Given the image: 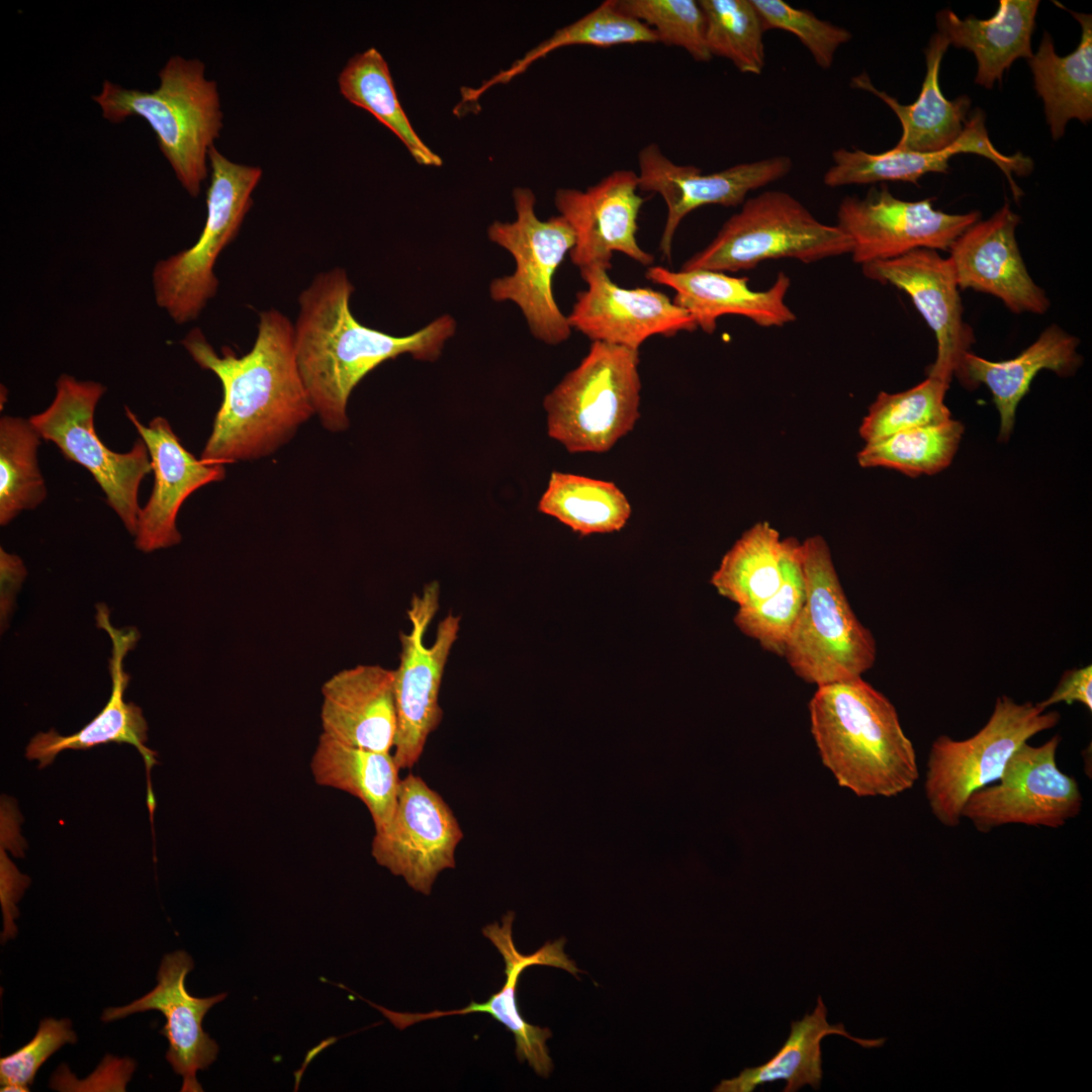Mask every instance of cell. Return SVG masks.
Returning <instances> with one entry per match:
<instances>
[{"label": "cell", "mask_w": 1092, "mask_h": 1092, "mask_svg": "<svg viewBox=\"0 0 1092 1092\" xmlns=\"http://www.w3.org/2000/svg\"><path fill=\"white\" fill-rule=\"evenodd\" d=\"M182 345L222 387L201 460L226 464L266 457L315 415L297 366L294 326L282 312L260 313L256 341L242 356L228 346L216 353L198 328Z\"/></svg>", "instance_id": "cell-1"}, {"label": "cell", "mask_w": 1092, "mask_h": 1092, "mask_svg": "<svg viewBox=\"0 0 1092 1092\" xmlns=\"http://www.w3.org/2000/svg\"><path fill=\"white\" fill-rule=\"evenodd\" d=\"M353 291L354 286L341 268L317 274L299 295L300 308L294 325L301 379L315 415L333 433L349 427L348 399L369 372L403 354L435 361L456 330L449 314L406 336L366 327L351 312Z\"/></svg>", "instance_id": "cell-2"}, {"label": "cell", "mask_w": 1092, "mask_h": 1092, "mask_svg": "<svg viewBox=\"0 0 1092 1092\" xmlns=\"http://www.w3.org/2000/svg\"><path fill=\"white\" fill-rule=\"evenodd\" d=\"M823 763L859 797H893L919 778L895 706L861 677L818 687L809 704Z\"/></svg>", "instance_id": "cell-3"}, {"label": "cell", "mask_w": 1092, "mask_h": 1092, "mask_svg": "<svg viewBox=\"0 0 1092 1092\" xmlns=\"http://www.w3.org/2000/svg\"><path fill=\"white\" fill-rule=\"evenodd\" d=\"M200 60L171 57L159 71L153 91L126 89L105 80L92 96L106 120L144 118L187 193L196 197L208 174V152L219 136L223 114L217 84L206 79Z\"/></svg>", "instance_id": "cell-4"}, {"label": "cell", "mask_w": 1092, "mask_h": 1092, "mask_svg": "<svg viewBox=\"0 0 1092 1092\" xmlns=\"http://www.w3.org/2000/svg\"><path fill=\"white\" fill-rule=\"evenodd\" d=\"M802 560L806 599L783 656L818 687L861 677L876 661V640L852 611L822 536L802 543Z\"/></svg>", "instance_id": "cell-5"}, {"label": "cell", "mask_w": 1092, "mask_h": 1092, "mask_svg": "<svg viewBox=\"0 0 1092 1092\" xmlns=\"http://www.w3.org/2000/svg\"><path fill=\"white\" fill-rule=\"evenodd\" d=\"M639 351L593 342L543 401L548 435L570 453L609 451L638 420Z\"/></svg>", "instance_id": "cell-6"}, {"label": "cell", "mask_w": 1092, "mask_h": 1092, "mask_svg": "<svg viewBox=\"0 0 1092 1092\" xmlns=\"http://www.w3.org/2000/svg\"><path fill=\"white\" fill-rule=\"evenodd\" d=\"M851 249L850 239L836 224L818 220L791 194L770 190L745 200L681 270L738 272L774 259L810 264L850 254Z\"/></svg>", "instance_id": "cell-7"}, {"label": "cell", "mask_w": 1092, "mask_h": 1092, "mask_svg": "<svg viewBox=\"0 0 1092 1092\" xmlns=\"http://www.w3.org/2000/svg\"><path fill=\"white\" fill-rule=\"evenodd\" d=\"M206 192L207 215L196 243L159 261L152 279L156 303L177 324L196 320L218 288L214 265L234 241L250 210L262 169L235 163L212 146Z\"/></svg>", "instance_id": "cell-8"}, {"label": "cell", "mask_w": 1092, "mask_h": 1092, "mask_svg": "<svg viewBox=\"0 0 1092 1092\" xmlns=\"http://www.w3.org/2000/svg\"><path fill=\"white\" fill-rule=\"evenodd\" d=\"M1060 720L1058 711L1046 712L1036 704L1001 696L987 723L973 736L956 740L939 735L931 744L924 780L932 815L946 827H958L968 798L998 781L1021 744Z\"/></svg>", "instance_id": "cell-9"}, {"label": "cell", "mask_w": 1092, "mask_h": 1092, "mask_svg": "<svg viewBox=\"0 0 1092 1092\" xmlns=\"http://www.w3.org/2000/svg\"><path fill=\"white\" fill-rule=\"evenodd\" d=\"M513 198L516 219L492 222L487 235L491 242L512 254L516 269L513 274L491 281L490 296L495 301L516 303L536 339L558 345L570 337L571 327L555 301L552 282L574 246V233L560 214L539 219L535 211L536 196L531 189L518 187Z\"/></svg>", "instance_id": "cell-10"}, {"label": "cell", "mask_w": 1092, "mask_h": 1092, "mask_svg": "<svg viewBox=\"0 0 1092 1092\" xmlns=\"http://www.w3.org/2000/svg\"><path fill=\"white\" fill-rule=\"evenodd\" d=\"M52 403L29 421L42 439L53 442L63 456L86 468L132 536L138 529L139 487L151 472L146 443L138 439L131 449L117 453L107 448L96 434L95 408L106 387L92 380H78L62 374L56 382Z\"/></svg>", "instance_id": "cell-11"}, {"label": "cell", "mask_w": 1092, "mask_h": 1092, "mask_svg": "<svg viewBox=\"0 0 1092 1092\" xmlns=\"http://www.w3.org/2000/svg\"><path fill=\"white\" fill-rule=\"evenodd\" d=\"M440 585L426 584L414 595L406 611L411 629L400 633L399 664L393 670L396 734L393 758L399 769L413 767L427 740L443 718L439 693L445 666L460 630L461 617L449 613L442 619L431 645L426 631L439 609Z\"/></svg>", "instance_id": "cell-12"}, {"label": "cell", "mask_w": 1092, "mask_h": 1092, "mask_svg": "<svg viewBox=\"0 0 1092 1092\" xmlns=\"http://www.w3.org/2000/svg\"><path fill=\"white\" fill-rule=\"evenodd\" d=\"M1062 738L1054 735L1038 746L1021 744L1008 759L998 784L974 792L963 818L982 833L1009 824L1060 828L1077 817L1083 796L1074 777L1057 763Z\"/></svg>", "instance_id": "cell-13"}, {"label": "cell", "mask_w": 1092, "mask_h": 1092, "mask_svg": "<svg viewBox=\"0 0 1092 1092\" xmlns=\"http://www.w3.org/2000/svg\"><path fill=\"white\" fill-rule=\"evenodd\" d=\"M932 201L902 200L886 185L872 188L863 197H843L836 225L852 243V261L861 266L916 249L948 251L954 240L980 219L979 211L946 213L935 209Z\"/></svg>", "instance_id": "cell-14"}, {"label": "cell", "mask_w": 1092, "mask_h": 1092, "mask_svg": "<svg viewBox=\"0 0 1092 1092\" xmlns=\"http://www.w3.org/2000/svg\"><path fill=\"white\" fill-rule=\"evenodd\" d=\"M463 831L453 811L419 776L400 780L389 824L375 831L371 855L392 875L430 895L438 875L455 868V850Z\"/></svg>", "instance_id": "cell-15"}, {"label": "cell", "mask_w": 1092, "mask_h": 1092, "mask_svg": "<svg viewBox=\"0 0 1092 1092\" xmlns=\"http://www.w3.org/2000/svg\"><path fill=\"white\" fill-rule=\"evenodd\" d=\"M638 166L639 190L659 194L666 204L659 250L670 261L674 234L689 213L708 204L741 205L750 191L788 175L793 164L789 157L776 156L703 174L696 166L675 164L652 143L639 151Z\"/></svg>", "instance_id": "cell-16"}, {"label": "cell", "mask_w": 1092, "mask_h": 1092, "mask_svg": "<svg viewBox=\"0 0 1092 1092\" xmlns=\"http://www.w3.org/2000/svg\"><path fill=\"white\" fill-rule=\"evenodd\" d=\"M637 190V173L617 170L585 190L556 191L555 206L574 233L570 260L579 270L599 267L609 271L615 251L651 266L653 255L641 249L636 239L644 202Z\"/></svg>", "instance_id": "cell-17"}, {"label": "cell", "mask_w": 1092, "mask_h": 1092, "mask_svg": "<svg viewBox=\"0 0 1092 1092\" xmlns=\"http://www.w3.org/2000/svg\"><path fill=\"white\" fill-rule=\"evenodd\" d=\"M586 283L567 321L592 342L639 351L650 337H673L698 329L694 317L666 294L649 287L625 288L599 267L579 270Z\"/></svg>", "instance_id": "cell-18"}, {"label": "cell", "mask_w": 1092, "mask_h": 1092, "mask_svg": "<svg viewBox=\"0 0 1092 1092\" xmlns=\"http://www.w3.org/2000/svg\"><path fill=\"white\" fill-rule=\"evenodd\" d=\"M861 270L867 278L891 284L909 295L937 342L936 358L927 376L950 384L975 338L963 320L960 288L948 258L935 250L916 249L894 259L861 265Z\"/></svg>", "instance_id": "cell-19"}, {"label": "cell", "mask_w": 1092, "mask_h": 1092, "mask_svg": "<svg viewBox=\"0 0 1092 1092\" xmlns=\"http://www.w3.org/2000/svg\"><path fill=\"white\" fill-rule=\"evenodd\" d=\"M514 918L515 913L509 911L504 915L500 923L495 921L482 928L483 935L491 941L503 956L506 974V981L502 989L491 994L486 1001L482 1003L471 1001L470 1004L461 1009L434 1010L427 1013H400L377 1006L371 1002L369 1004L380 1010L398 1029L444 1016L477 1012L489 1014L514 1034L516 1056L519 1062L526 1061L537 1075L544 1078L549 1077L553 1070V1062L546 1041L552 1036V1032L547 1027L530 1024L523 1018L517 998L519 979L524 970L535 965L559 968L575 977L580 971L564 952L565 938L563 937L552 942H546L534 953L522 954L513 940Z\"/></svg>", "instance_id": "cell-20"}, {"label": "cell", "mask_w": 1092, "mask_h": 1092, "mask_svg": "<svg viewBox=\"0 0 1092 1092\" xmlns=\"http://www.w3.org/2000/svg\"><path fill=\"white\" fill-rule=\"evenodd\" d=\"M192 958L185 950L167 953L157 974V985L143 997L121 1007L103 1010L101 1020L110 1022L138 1012L160 1011L166 1018L160 1030L169 1041L166 1060L183 1079L181 1091H203L196 1079L218 1054V1044L202 1028L208 1010L226 997V993L200 998L188 993L185 979L193 969Z\"/></svg>", "instance_id": "cell-21"}, {"label": "cell", "mask_w": 1092, "mask_h": 1092, "mask_svg": "<svg viewBox=\"0 0 1092 1092\" xmlns=\"http://www.w3.org/2000/svg\"><path fill=\"white\" fill-rule=\"evenodd\" d=\"M1019 221L1005 202L991 217L972 224L954 240L948 260L959 288L991 294L1014 313L1042 314L1050 300L1021 257L1015 237Z\"/></svg>", "instance_id": "cell-22"}, {"label": "cell", "mask_w": 1092, "mask_h": 1092, "mask_svg": "<svg viewBox=\"0 0 1092 1092\" xmlns=\"http://www.w3.org/2000/svg\"><path fill=\"white\" fill-rule=\"evenodd\" d=\"M96 624L103 629L111 640L109 673L111 695L99 714L76 733L63 736L55 729L38 732L27 747L25 756L37 760L38 768L54 762L56 756L66 749H89L107 743H127L134 746L143 757L147 772V804L151 817L156 807V800L151 783V770L158 763V753L146 746L148 741V723L141 707L126 703L124 692L129 682V674L124 670L126 654L134 648L140 633L134 627L115 628L110 622L109 609L105 604L96 605Z\"/></svg>", "instance_id": "cell-23"}, {"label": "cell", "mask_w": 1092, "mask_h": 1092, "mask_svg": "<svg viewBox=\"0 0 1092 1092\" xmlns=\"http://www.w3.org/2000/svg\"><path fill=\"white\" fill-rule=\"evenodd\" d=\"M127 419L146 443L155 475L152 493L140 510L134 545L142 552L168 548L181 542L176 526L178 512L185 499L198 488L222 480V463L196 459L180 442L168 420L155 417L143 425L127 406Z\"/></svg>", "instance_id": "cell-24"}, {"label": "cell", "mask_w": 1092, "mask_h": 1092, "mask_svg": "<svg viewBox=\"0 0 1092 1092\" xmlns=\"http://www.w3.org/2000/svg\"><path fill=\"white\" fill-rule=\"evenodd\" d=\"M645 276L672 288V301L690 312L697 327L707 334L715 332L717 320L725 314L747 317L763 328L784 327L797 318L785 301L791 279L783 271L765 290L750 288L747 277L713 270L671 271L654 265Z\"/></svg>", "instance_id": "cell-25"}, {"label": "cell", "mask_w": 1092, "mask_h": 1092, "mask_svg": "<svg viewBox=\"0 0 1092 1092\" xmlns=\"http://www.w3.org/2000/svg\"><path fill=\"white\" fill-rule=\"evenodd\" d=\"M323 733L345 744L390 752L396 734L393 670L377 664L343 669L322 687Z\"/></svg>", "instance_id": "cell-26"}, {"label": "cell", "mask_w": 1092, "mask_h": 1092, "mask_svg": "<svg viewBox=\"0 0 1092 1092\" xmlns=\"http://www.w3.org/2000/svg\"><path fill=\"white\" fill-rule=\"evenodd\" d=\"M961 153L985 157L995 163L1006 177L1016 172L1020 164L1017 155H1003L992 145L985 126L984 112L977 109L968 118L959 140L938 152L920 153L893 148L871 154L862 150L838 149L832 153L833 164L824 174L823 182L828 187L887 181L917 184L925 174L947 173L950 158Z\"/></svg>", "instance_id": "cell-27"}, {"label": "cell", "mask_w": 1092, "mask_h": 1092, "mask_svg": "<svg viewBox=\"0 0 1092 1092\" xmlns=\"http://www.w3.org/2000/svg\"><path fill=\"white\" fill-rule=\"evenodd\" d=\"M1078 344V338L1054 324L1012 359L995 362L967 352L954 375L967 388L983 383L990 389L1000 416L999 440L1007 441L1014 427L1017 406L1029 391L1035 375L1043 369L1060 376L1073 374L1081 364Z\"/></svg>", "instance_id": "cell-28"}, {"label": "cell", "mask_w": 1092, "mask_h": 1092, "mask_svg": "<svg viewBox=\"0 0 1092 1092\" xmlns=\"http://www.w3.org/2000/svg\"><path fill=\"white\" fill-rule=\"evenodd\" d=\"M949 47L947 38L936 32L924 51L926 74L918 98L911 104H901L885 91L877 89L868 74L851 79V86L868 91L885 102L898 117L902 134L894 147L899 150L930 153L954 144L964 131L971 108V99L944 97L939 86L942 58Z\"/></svg>", "instance_id": "cell-29"}, {"label": "cell", "mask_w": 1092, "mask_h": 1092, "mask_svg": "<svg viewBox=\"0 0 1092 1092\" xmlns=\"http://www.w3.org/2000/svg\"><path fill=\"white\" fill-rule=\"evenodd\" d=\"M1038 6V0H1000L989 19H961L953 11L943 9L936 14V24L949 46L974 54L978 63L975 83L991 89L996 81L1001 83L1003 73L1015 60L1032 57L1031 36Z\"/></svg>", "instance_id": "cell-30"}, {"label": "cell", "mask_w": 1092, "mask_h": 1092, "mask_svg": "<svg viewBox=\"0 0 1092 1092\" xmlns=\"http://www.w3.org/2000/svg\"><path fill=\"white\" fill-rule=\"evenodd\" d=\"M1067 10L1080 23L1081 40L1066 57L1057 55L1054 41L1044 32L1035 54L1028 60L1034 88L1042 99L1046 122L1053 139L1065 133L1070 119L1083 123L1092 119V17Z\"/></svg>", "instance_id": "cell-31"}, {"label": "cell", "mask_w": 1092, "mask_h": 1092, "mask_svg": "<svg viewBox=\"0 0 1092 1092\" xmlns=\"http://www.w3.org/2000/svg\"><path fill=\"white\" fill-rule=\"evenodd\" d=\"M310 770L317 785L359 799L368 809L375 831L389 824L401 780L390 752L351 746L322 733Z\"/></svg>", "instance_id": "cell-32"}, {"label": "cell", "mask_w": 1092, "mask_h": 1092, "mask_svg": "<svg viewBox=\"0 0 1092 1092\" xmlns=\"http://www.w3.org/2000/svg\"><path fill=\"white\" fill-rule=\"evenodd\" d=\"M826 1017L827 1009L819 996L811 1014L792 1022L789 1037L769 1061L746 1068L737 1077L722 1080L714 1091L751 1092L758 1086L779 1080L786 1082L784 1092H795L806 1085L817 1090L823 1076L821 1041L826 1035H843L864 1049L881 1048L886 1042L885 1037H854L842 1023L831 1025Z\"/></svg>", "instance_id": "cell-33"}, {"label": "cell", "mask_w": 1092, "mask_h": 1092, "mask_svg": "<svg viewBox=\"0 0 1092 1092\" xmlns=\"http://www.w3.org/2000/svg\"><path fill=\"white\" fill-rule=\"evenodd\" d=\"M654 42H658L656 33L648 25L620 11L615 0H606L581 18L557 29L550 37L516 60L510 68L498 72L479 87L466 88L462 94V103L477 100L488 88L510 82L536 61L561 48L570 46L609 48L619 44Z\"/></svg>", "instance_id": "cell-34"}, {"label": "cell", "mask_w": 1092, "mask_h": 1092, "mask_svg": "<svg viewBox=\"0 0 1092 1092\" xmlns=\"http://www.w3.org/2000/svg\"><path fill=\"white\" fill-rule=\"evenodd\" d=\"M341 94L370 112L405 146L417 163L441 166V158L418 135L401 107L388 65L374 48L353 56L338 77Z\"/></svg>", "instance_id": "cell-35"}, {"label": "cell", "mask_w": 1092, "mask_h": 1092, "mask_svg": "<svg viewBox=\"0 0 1092 1092\" xmlns=\"http://www.w3.org/2000/svg\"><path fill=\"white\" fill-rule=\"evenodd\" d=\"M781 544L778 530L756 523L726 552L711 583L739 608L757 606L782 583Z\"/></svg>", "instance_id": "cell-36"}, {"label": "cell", "mask_w": 1092, "mask_h": 1092, "mask_svg": "<svg viewBox=\"0 0 1092 1092\" xmlns=\"http://www.w3.org/2000/svg\"><path fill=\"white\" fill-rule=\"evenodd\" d=\"M538 510L583 536L619 531L631 515L615 483L558 471L551 473Z\"/></svg>", "instance_id": "cell-37"}, {"label": "cell", "mask_w": 1092, "mask_h": 1092, "mask_svg": "<svg viewBox=\"0 0 1092 1092\" xmlns=\"http://www.w3.org/2000/svg\"><path fill=\"white\" fill-rule=\"evenodd\" d=\"M41 436L24 418L0 419V525L37 508L47 497L37 451Z\"/></svg>", "instance_id": "cell-38"}, {"label": "cell", "mask_w": 1092, "mask_h": 1092, "mask_svg": "<svg viewBox=\"0 0 1092 1092\" xmlns=\"http://www.w3.org/2000/svg\"><path fill=\"white\" fill-rule=\"evenodd\" d=\"M781 567L783 580L777 592L755 607L738 608L734 623L763 649L783 656L806 599L802 543L794 537L782 540Z\"/></svg>", "instance_id": "cell-39"}, {"label": "cell", "mask_w": 1092, "mask_h": 1092, "mask_svg": "<svg viewBox=\"0 0 1092 1092\" xmlns=\"http://www.w3.org/2000/svg\"><path fill=\"white\" fill-rule=\"evenodd\" d=\"M965 427L948 420L939 425L914 428L883 441L867 444L857 454L861 467H885L910 477L932 475L952 461Z\"/></svg>", "instance_id": "cell-40"}, {"label": "cell", "mask_w": 1092, "mask_h": 1092, "mask_svg": "<svg viewBox=\"0 0 1092 1092\" xmlns=\"http://www.w3.org/2000/svg\"><path fill=\"white\" fill-rule=\"evenodd\" d=\"M712 57L728 59L744 74L759 75L765 64L760 16L751 0H700Z\"/></svg>", "instance_id": "cell-41"}, {"label": "cell", "mask_w": 1092, "mask_h": 1092, "mask_svg": "<svg viewBox=\"0 0 1092 1092\" xmlns=\"http://www.w3.org/2000/svg\"><path fill=\"white\" fill-rule=\"evenodd\" d=\"M948 387L940 379L927 376L907 390L880 392L862 420L860 437L867 444H874L906 430L947 422L951 419L944 404Z\"/></svg>", "instance_id": "cell-42"}, {"label": "cell", "mask_w": 1092, "mask_h": 1092, "mask_svg": "<svg viewBox=\"0 0 1092 1092\" xmlns=\"http://www.w3.org/2000/svg\"><path fill=\"white\" fill-rule=\"evenodd\" d=\"M623 13L648 25L658 42L687 51L697 62L713 57L706 41L704 12L695 0H615Z\"/></svg>", "instance_id": "cell-43"}, {"label": "cell", "mask_w": 1092, "mask_h": 1092, "mask_svg": "<svg viewBox=\"0 0 1092 1092\" xmlns=\"http://www.w3.org/2000/svg\"><path fill=\"white\" fill-rule=\"evenodd\" d=\"M764 30L781 29L795 34L812 55L815 63L827 70L837 50L852 37L844 27L816 17L811 11L795 8L782 0H751Z\"/></svg>", "instance_id": "cell-44"}, {"label": "cell", "mask_w": 1092, "mask_h": 1092, "mask_svg": "<svg viewBox=\"0 0 1092 1092\" xmlns=\"http://www.w3.org/2000/svg\"><path fill=\"white\" fill-rule=\"evenodd\" d=\"M77 1035L70 1019L43 1018L32 1039L0 1060L1 1086L28 1088L39 1067L67 1043H76ZM29 1089V1088H28Z\"/></svg>", "instance_id": "cell-45"}, {"label": "cell", "mask_w": 1092, "mask_h": 1092, "mask_svg": "<svg viewBox=\"0 0 1092 1092\" xmlns=\"http://www.w3.org/2000/svg\"><path fill=\"white\" fill-rule=\"evenodd\" d=\"M1066 703L1072 705L1076 702L1083 704L1090 712L1092 711V665L1067 670L1058 686L1049 698L1036 705L1046 710L1049 707Z\"/></svg>", "instance_id": "cell-46"}, {"label": "cell", "mask_w": 1092, "mask_h": 1092, "mask_svg": "<svg viewBox=\"0 0 1092 1092\" xmlns=\"http://www.w3.org/2000/svg\"><path fill=\"white\" fill-rule=\"evenodd\" d=\"M27 575L26 567L20 557L0 548V617L1 630H5L13 612L15 597Z\"/></svg>", "instance_id": "cell-47"}, {"label": "cell", "mask_w": 1092, "mask_h": 1092, "mask_svg": "<svg viewBox=\"0 0 1092 1092\" xmlns=\"http://www.w3.org/2000/svg\"><path fill=\"white\" fill-rule=\"evenodd\" d=\"M1 1091H20V1092H26V1091H29V1089H28V1088H24V1087H21V1086H16V1085H5V1086H1Z\"/></svg>", "instance_id": "cell-48"}]
</instances>
